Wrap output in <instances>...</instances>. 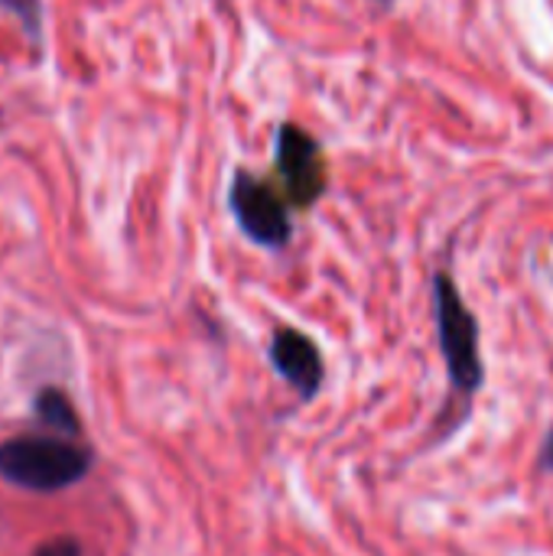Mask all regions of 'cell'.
I'll return each instance as SVG.
<instances>
[{
  "label": "cell",
  "instance_id": "obj_1",
  "mask_svg": "<svg viewBox=\"0 0 553 556\" xmlns=\"http://www.w3.org/2000/svg\"><path fill=\"white\" fill-rule=\"evenodd\" d=\"M433 313H437V339L443 352V365L456 394L473 397L486 384V362L479 349V319L466 306L460 287L450 274L433 277Z\"/></svg>",
  "mask_w": 553,
  "mask_h": 556
},
{
  "label": "cell",
  "instance_id": "obj_2",
  "mask_svg": "<svg viewBox=\"0 0 553 556\" xmlns=\"http://www.w3.org/2000/svg\"><path fill=\"white\" fill-rule=\"evenodd\" d=\"M91 469L85 446L55 437H16L0 443V479L26 492H62Z\"/></svg>",
  "mask_w": 553,
  "mask_h": 556
},
{
  "label": "cell",
  "instance_id": "obj_3",
  "mask_svg": "<svg viewBox=\"0 0 553 556\" xmlns=\"http://www.w3.org/2000/svg\"><path fill=\"white\" fill-rule=\"evenodd\" d=\"M228 205L238 222V228L261 248L280 251L293 238V222H290V205L284 192H277L267 179L238 169L228 189Z\"/></svg>",
  "mask_w": 553,
  "mask_h": 556
},
{
  "label": "cell",
  "instance_id": "obj_4",
  "mask_svg": "<svg viewBox=\"0 0 553 556\" xmlns=\"http://www.w3.org/2000/svg\"><path fill=\"white\" fill-rule=\"evenodd\" d=\"M277 176L284 186V199L293 208H310L323 199L329 173L319 143L297 124H280L277 130Z\"/></svg>",
  "mask_w": 553,
  "mask_h": 556
},
{
  "label": "cell",
  "instance_id": "obj_5",
  "mask_svg": "<svg viewBox=\"0 0 553 556\" xmlns=\"http://www.w3.org/2000/svg\"><path fill=\"white\" fill-rule=\"evenodd\" d=\"M271 362L280 371V378L297 388V394L303 401L319 394L326 365H323L319 345L306 332H300V329H277V336L271 342Z\"/></svg>",
  "mask_w": 553,
  "mask_h": 556
},
{
  "label": "cell",
  "instance_id": "obj_6",
  "mask_svg": "<svg viewBox=\"0 0 553 556\" xmlns=\"http://www.w3.org/2000/svg\"><path fill=\"white\" fill-rule=\"evenodd\" d=\"M36 417H39V424H46L49 430H59L65 437H78L81 433L78 414H75L72 401L59 388H42L36 394Z\"/></svg>",
  "mask_w": 553,
  "mask_h": 556
},
{
  "label": "cell",
  "instance_id": "obj_7",
  "mask_svg": "<svg viewBox=\"0 0 553 556\" xmlns=\"http://www.w3.org/2000/svg\"><path fill=\"white\" fill-rule=\"evenodd\" d=\"M3 10H10L26 33L39 36V26H42V3L39 0H0Z\"/></svg>",
  "mask_w": 553,
  "mask_h": 556
},
{
  "label": "cell",
  "instance_id": "obj_8",
  "mask_svg": "<svg viewBox=\"0 0 553 556\" xmlns=\"http://www.w3.org/2000/svg\"><path fill=\"white\" fill-rule=\"evenodd\" d=\"M33 556H81V547L72 538H52V541L39 544Z\"/></svg>",
  "mask_w": 553,
  "mask_h": 556
},
{
  "label": "cell",
  "instance_id": "obj_9",
  "mask_svg": "<svg viewBox=\"0 0 553 556\" xmlns=\"http://www.w3.org/2000/svg\"><path fill=\"white\" fill-rule=\"evenodd\" d=\"M541 469L553 472V427L551 433H548V440H544V450H541Z\"/></svg>",
  "mask_w": 553,
  "mask_h": 556
},
{
  "label": "cell",
  "instance_id": "obj_10",
  "mask_svg": "<svg viewBox=\"0 0 553 556\" xmlns=\"http://www.w3.org/2000/svg\"><path fill=\"white\" fill-rule=\"evenodd\" d=\"M381 3H388V0H381Z\"/></svg>",
  "mask_w": 553,
  "mask_h": 556
}]
</instances>
